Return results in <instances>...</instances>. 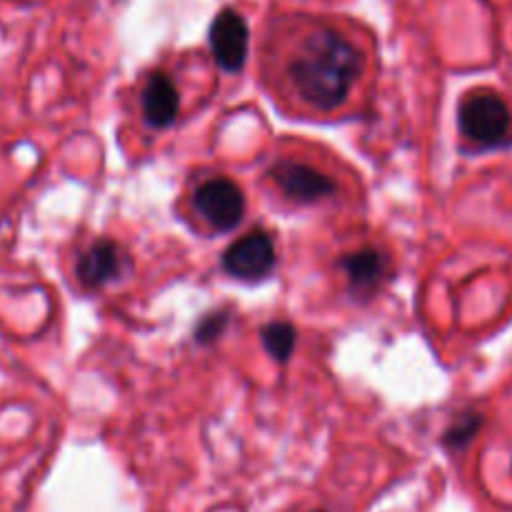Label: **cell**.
<instances>
[{
	"label": "cell",
	"instance_id": "12",
	"mask_svg": "<svg viewBox=\"0 0 512 512\" xmlns=\"http://www.w3.org/2000/svg\"><path fill=\"white\" fill-rule=\"evenodd\" d=\"M225 323H228L225 315H208V318L198 325V330H195V338H198L200 343H210L213 338H218L220 330L225 328Z\"/></svg>",
	"mask_w": 512,
	"mask_h": 512
},
{
	"label": "cell",
	"instance_id": "11",
	"mask_svg": "<svg viewBox=\"0 0 512 512\" xmlns=\"http://www.w3.org/2000/svg\"><path fill=\"white\" fill-rule=\"evenodd\" d=\"M263 345L275 360L285 363L295 348V328L290 323H268L263 328Z\"/></svg>",
	"mask_w": 512,
	"mask_h": 512
},
{
	"label": "cell",
	"instance_id": "1",
	"mask_svg": "<svg viewBox=\"0 0 512 512\" xmlns=\"http://www.w3.org/2000/svg\"><path fill=\"white\" fill-rule=\"evenodd\" d=\"M363 70L365 55L358 43L325 23L293 30L273 65L280 93L313 113H335L348 103Z\"/></svg>",
	"mask_w": 512,
	"mask_h": 512
},
{
	"label": "cell",
	"instance_id": "10",
	"mask_svg": "<svg viewBox=\"0 0 512 512\" xmlns=\"http://www.w3.org/2000/svg\"><path fill=\"white\" fill-rule=\"evenodd\" d=\"M485 418L480 413H465L445 430L443 445L448 450H465L475 438H478L480 428H483Z\"/></svg>",
	"mask_w": 512,
	"mask_h": 512
},
{
	"label": "cell",
	"instance_id": "13",
	"mask_svg": "<svg viewBox=\"0 0 512 512\" xmlns=\"http://www.w3.org/2000/svg\"><path fill=\"white\" fill-rule=\"evenodd\" d=\"M315 512H325V510H315Z\"/></svg>",
	"mask_w": 512,
	"mask_h": 512
},
{
	"label": "cell",
	"instance_id": "9",
	"mask_svg": "<svg viewBox=\"0 0 512 512\" xmlns=\"http://www.w3.org/2000/svg\"><path fill=\"white\" fill-rule=\"evenodd\" d=\"M180 110V95L173 80L163 73L150 75L143 90V115L153 128H168Z\"/></svg>",
	"mask_w": 512,
	"mask_h": 512
},
{
	"label": "cell",
	"instance_id": "8",
	"mask_svg": "<svg viewBox=\"0 0 512 512\" xmlns=\"http://www.w3.org/2000/svg\"><path fill=\"white\" fill-rule=\"evenodd\" d=\"M340 268L345 270V278H348L350 290H353L358 298H368L378 290V285L383 283L385 275H388V260L383 258V253L373 248H363L358 253H350L348 258L340 263Z\"/></svg>",
	"mask_w": 512,
	"mask_h": 512
},
{
	"label": "cell",
	"instance_id": "7",
	"mask_svg": "<svg viewBox=\"0 0 512 512\" xmlns=\"http://www.w3.org/2000/svg\"><path fill=\"white\" fill-rule=\"evenodd\" d=\"M128 258L113 240H98L78 260V280L88 288H103L128 270Z\"/></svg>",
	"mask_w": 512,
	"mask_h": 512
},
{
	"label": "cell",
	"instance_id": "2",
	"mask_svg": "<svg viewBox=\"0 0 512 512\" xmlns=\"http://www.w3.org/2000/svg\"><path fill=\"white\" fill-rule=\"evenodd\" d=\"M458 128L478 150H505L512 145V110L493 88H475L460 98Z\"/></svg>",
	"mask_w": 512,
	"mask_h": 512
},
{
	"label": "cell",
	"instance_id": "3",
	"mask_svg": "<svg viewBox=\"0 0 512 512\" xmlns=\"http://www.w3.org/2000/svg\"><path fill=\"white\" fill-rule=\"evenodd\" d=\"M198 218L215 233H230L245 215V195L233 180L210 178L193 193Z\"/></svg>",
	"mask_w": 512,
	"mask_h": 512
},
{
	"label": "cell",
	"instance_id": "6",
	"mask_svg": "<svg viewBox=\"0 0 512 512\" xmlns=\"http://www.w3.org/2000/svg\"><path fill=\"white\" fill-rule=\"evenodd\" d=\"M210 48L223 70L238 73L243 68L250 50V30L238 10L225 8L215 15L213 25H210Z\"/></svg>",
	"mask_w": 512,
	"mask_h": 512
},
{
	"label": "cell",
	"instance_id": "5",
	"mask_svg": "<svg viewBox=\"0 0 512 512\" xmlns=\"http://www.w3.org/2000/svg\"><path fill=\"white\" fill-rule=\"evenodd\" d=\"M223 268L238 280H263L268 278L270 270L275 268V245L273 238L263 230L243 235L235 240L223 255Z\"/></svg>",
	"mask_w": 512,
	"mask_h": 512
},
{
	"label": "cell",
	"instance_id": "4",
	"mask_svg": "<svg viewBox=\"0 0 512 512\" xmlns=\"http://www.w3.org/2000/svg\"><path fill=\"white\" fill-rule=\"evenodd\" d=\"M268 175L280 193L303 205H313L320 203V200L333 198L335 190H338V185H335L330 175L313 168V165L300 163V160H280V163H275L268 170Z\"/></svg>",
	"mask_w": 512,
	"mask_h": 512
}]
</instances>
